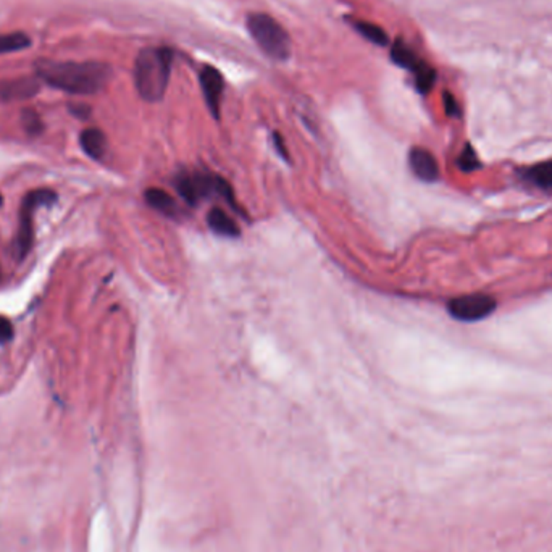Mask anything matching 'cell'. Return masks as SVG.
<instances>
[{"label": "cell", "mask_w": 552, "mask_h": 552, "mask_svg": "<svg viewBox=\"0 0 552 552\" xmlns=\"http://www.w3.org/2000/svg\"><path fill=\"white\" fill-rule=\"evenodd\" d=\"M39 80L49 86L76 96H91L107 85L111 75L109 65L100 61H57L41 59L35 65Z\"/></svg>", "instance_id": "obj_1"}, {"label": "cell", "mask_w": 552, "mask_h": 552, "mask_svg": "<svg viewBox=\"0 0 552 552\" xmlns=\"http://www.w3.org/2000/svg\"><path fill=\"white\" fill-rule=\"evenodd\" d=\"M173 50L170 47H147L137 54L135 63V85L144 100L159 102L170 82Z\"/></svg>", "instance_id": "obj_2"}, {"label": "cell", "mask_w": 552, "mask_h": 552, "mask_svg": "<svg viewBox=\"0 0 552 552\" xmlns=\"http://www.w3.org/2000/svg\"><path fill=\"white\" fill-rule=\"evenodd\" d=\"M247 30L264 54L273 60H288L291 55V37L288 31L266 13H250Z\"/></svg>", "instance_id": "obj_3"}, {"label": "cell", "mask_w": 552, "mask_h": 552, "mask_svg": "<svg viewBox=\"0 0 552 552\" xmlns=\"http://www.w3.org/2000/svg\"><path fill=\"white\" fill-rule=\"evenodd\" d=\"M175 184L180 196L192 207L197 205L200 200L219 194L233 209L238 210L231 186L219 175H210V173H181V175L176 176Z\"/></svg>", "instance_id": "obj_4"}, {"label": "cell", "mask_w": 552, "mask_h": 552, "mask_svg": "<svg viewBox=\"0 0 552 552\" xmlns=\"http://www.w3.org/2000/svg\"><path fill=\"white\" fill-rule=\"evenodd\" d=\"M57 202V194L52 189H35L27 192L21 202L20 210V228L15 241V252L18 260H23L32 247L35 230H32V214L44 205H52Z\"/></svg>", "instance_id": "obj_5"}, {"label": "cell", "mask_w": 552, "mask_h": 552, "mask_svg": "<svg viewBox=\"0 0 552 552\" xmlns=\"http://www.w3.org/2000/svg\"><path fill=\"white\" fill-rule=\"evenodd\" d=\"M498 302L488 294H465L450 299L448 302V312L454 320L473 323L488 319L494 314Z\"/></svg>", "instance_id": "obj_6"}, {"label": "cell", "mask_w": 552, "mask_h": 552, "mask_svg": "<svg viewBox=\"0 0 552 552\" xmlns=\"http://www.w3.org/2000/svg\"><path fill=\"white\" fill-rule=\"evenodd\" d=\"M199 80H200V86H202L205 104H207L210 114L219 120L223 89H225L223 76L219 70L214 68V66H204L202 71H200Z\"/></svg>", "instance_id": "obj_7"}, {"label": "cell", "mask_w": 552, "mask_h": 552, "mask_svg": "<svg viewBox=\"0 0 552 552\" xmlns=\"http://www.w3.org/2000/svg\"><path fill=\"white\" fill-rule=\"evenodd\" d=\"M409 165L418 180L434 183L439 178V166L434 155L427 149L414 147L409 154Z\"/></svg>", "instance_id": "obj_8"}, {"label": "cell", "mask_w": 552, "mask_h": 552, "mask_svg": "<svg viewBox=\"0 0 552 552\" xmlns=\"http://www.w3.org/2000/svg\"><path fill=\"white\" fill-rule=\"evenodd\" d=\"M37 92L39 82L35 78H16V80L0 81V100H4V102L31 99Z\"/></svg>", "instance_id": "obj_9"}, {"label": "cell", "mask_w": 552, "mask_h": 552, "mask_svg": "<svg viewBox=\"0 0 552 552\" xmlns=\"http://www.w3.org/2000/svg\"><path fill=\"white\" fill-rule=\"evenodd\" d=\"M81 149L94 160H102L107 152V137L99 128H87L80 135Z\"/></svg>", "instance_id": "obj_10"}, {"label": "cell", "mask_w": 552, "mask_h": 552, "mask_svg": "<svg viewBox=\"0 0 552 552\" xmlns=\"http://www.w3.org/2000/svg\"><path fill=\"white\" fill-rule=\"evenodd\" d=\"M207 223L210 230L215 231L216 234H220V236L238 238L239 234H241L238 223L221 209H211L207 215Z\"/></svg>", "instance_id": "obj_11"}, {"label": "cell", "mask_w": 552, "mask_h": 552, "mask_svg": "<svg viewBox=\"0 0 552 552\" xmlns=\"http://www.w3.org/2000/svg\"><path fill=\"white\" fill-rule=\"evenodd\" d=\"M144 196H146V202L150 207L160 211V214L170 216V219L178 215V205L175 199H173L168 192H165L164 189L150 188Z\"/></svg>", "instance_id": "obj_12"}, {"label": "cell", "mask_w": 552, "mask_h": 552, "mask_svg": "<svg viewBox=\"0 0 552 552\" xmlns=\"http://www.w3.org/2000/svg\"><path fill=\"white\" fill-rule=\"evenodd\" d=\"M520 175L534 186L541 189H552V160L528 166V168L522 170Z\"/></svg>", "instance_id": "obj_13"}, {"label": "cell", "mask_w": 552, "mask_h": 552, "mask_svg": "<svg viewBox=\"0 0 552 552\" xmlns=\"http://www.w3.org/2000/svg\"><path fill=\"white\" fill-rule=\"evenodd\" d=\"M391 59L395 65L403 66V68H407L410 71H415L418 66L422 65V61L418 60V57L414 54V50H412L403 41H395L393 44Z\"/></svg>", "instance_id": "obj_14"}, {"label": "cell", "mask_w": 552, "mask_h": 552, "mask_svg": "<svg viewBox=\"0 0 552 552\" xmlns=\"http://www.w3.org/2000/svg\"><path fill=\"white\" fill-rule=\"evenodd\" d=\"M31 46V37L26 32L15 31L7 32V35H0V54L20 52Z\"/></svg>", "instance_id": "obj_15"}, {"label": "cell", "mask_w": 552, "mask_h": 552, "mask_svg": "<svg viewBox=\"0 0 552 552\" xmlns=\"http://www.w3.org/2000/svg\"><path fill=\"white\" fill-rule=\"evenodd\" d=\"M355 30L362 37L375 44V46H388L389 36L378 25L370 23V21H355Z\"/></svg>", "instance_id": "obj_16"}, {"label": "cell", "mask_w": 552, "mask_h": 552, "mask_svg": "<svg viewBox=\"0 0 552 552\" xmlns=\"http://www.w3.org/2000/svg\"><path fill=\"white\" fill-rule=\"evenodd\" d=\"M415 73V86L418 91L422 94H427L429 89L434 86V81H436V73H434L433 68H429L428 65H425L422 61V65L414 71Z\"/></svg>", "instance_id": "obj_17"}, {"label": "cell", "mask_w": 552, "mask_h": 552, "mask_svg": "<svg viewBox=\"0 0 552 552\" xmlns=\"http://www.w3.org/2000/svg\"><path fill=\"white\" fill-rule=\"evenodd\" d=\"M457 166H459L464 173H472L482 166V164H479L478 160V155L470 144H467L464 150H462V154L457 157Z\"/></svg>", "instance_id": "obj_18"}, {"label": "cell", "mask_w": 552, "mask_h": 552, "mask_svg": "<svg viewBox=\"0 0 552 552\" xmlns=\"http://www.w3.org/2000/svg\"><path fill=\"white\" fill-rule=\"evenodd\" d=\"M21 121H23V126H25L26 133H27V135H31V136L41 135L42 130H44L41 116H39L37 111H35L32 109H25L23 110V114H21Z\"/></svg>", "instance_id": "obj_19"}, {"label": "cell", "mask_w": 552, "mask_h": 552, "mask_svg": "<svg viewBox=\"0 0 552 552\" xmlns=\"http://www.w3.org/2000/svg\"><path fill=\"white\" fill-rule=\"evenodd\" d=\"M13 338V326L8 319L0 317V344H5Z\"/></svg>", "instance_id": "obj_20"}, {"label": "cell", "mask_w": 552, "mask_h": 552, "mask_svg": "<svg viewBox=\"0 0 552 552\" xmlns=\"http://www.w3.org/2000/svg\"><path fill=\"white\" fill-rule=\"evenodd\" d=\"M444 109H446V114H448L449 116H459L460 114V109H459V104H457V100L454 99L453 94L449 92H444Z\"/></svg>", "instance_id": "obj_21"}, {"label": "cell", "mask_w": 552, "mask_h": 552, "mask_svg": "<svg viewBox=\"0 0 552 552\" xmlns=\"http://www.w3.org/2000/svg\"><path fill=\"white\" fill-rule=\"evenodd\" d=\"M70 111L75 116H78V118L81 120H86L89 115H91V109L87 107V105L85 104H76V105H70Z\"/></svg>", "instance_id": "obj_22"}, {"label": "cell", "mask_w": 552, "mask_h": 552, "mask_svg": "<svg viewBox=\"0 0 552 552\" xmlns=\"http://www.w3.org/2000/svg\"><path fill=\"white\" fill-rule=\"evenodd\" d=\"M273 141H275V147L278 150V154H280L283 159L288 160L289 155H288L286 147H284V142H283V137L280 136V133H275V135H273Z\"/></svg>", "instance_id": "obj_23"}, {"label": "cell", "mask_w": 552, "mask_h": 552, "mask_svg": "<svg viewBox=\"0 0 552 552\" xmlns=\"http://www.w3.org/2000/svg\"><path fill=\"white\" fill-rule=\"evenodd\" d=\"M2 204H4V199H2V194H0V207H2Z\"/></svg>", "instance_id": "obj_24"}]
</instances>
